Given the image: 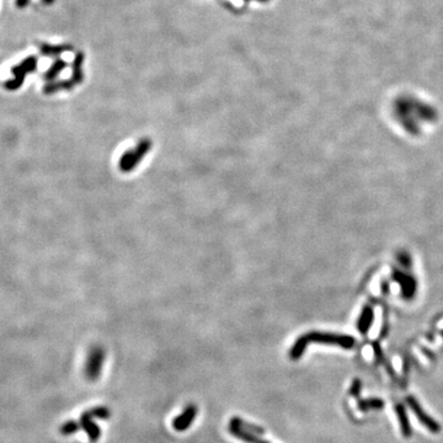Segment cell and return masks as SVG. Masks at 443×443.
Masks as SVG:
<instances>
[{
	"label": "cell",
	"instance_id": "6da1fadb",
	"mask_svg": "<svg viewBox=\"0 0 443 443\" xmlns=\"http://www.w3.org/2000/svg\"><path fill=\"white\" fill-rule=\"evenodd\" d=\"M311 342H317V344L331 345V346H339L350 350L355 346L356 340L350 335L342 334H332V332H321V331H311L303 334L294 341L293 346L289 351V358L293 361L299 360L303 356L304 351L308 347Z\"/></svg>",
	"mask_w": 443,
	"mask_h": 443
},
{
	"label": "cell",
	"instance_id": "7a4b0ae2",
	"mask_svg": "<svg viewBox=\"0 0 443 443\" xmlns=\"http://www.w3.org/2000/svg\"><path fill=\"white\" fill-rule=\"evenodd\" d=\"M94 417H96V419H107V417H110V410L104 408V406H97V408L90 409V410L84 412L81 415L80 420L78 421L79 429L84 430L88 435L89 440L95 443L101 437V429L96 424H94Z\"/></svg>",
	"mask_w": 443,
	"mask_h": 443
},
{
	"label": "cell",
	"instance_id": "3957f363",
	"mask_svg": "<svg viewBox=\"0 0 443 443\" xmlns=\"http://www.w3.org/2000/svg\"><path fill=\"white\" fill-rule=\"evenodd\" d=\"M152 149V140L148 138H143L139 143L134 147V149L127 150L124 153L121 159H120V170L122 173H129L134 170L135 166L142 161L143 157Z\"/></svg>",
	"mask_w": 443,
	"mask_h": 443
},
{
	"label": "cell",
	"instance_id": "277c9868",
	"mask_svg": "<svg viewBox=\"0 0 443 443\" xmlns=\"http://www.w3.org/2000/svg\"><path fill=\"white\" fill-rule=\"evenodd\" d=\"M105 361V351L100 346L91 347L89 351L85 365V376L89 380H96L100 378Z\"/></svg>",
	"mask_w": 443,
	"mask_h": 443
},
{
	"label": "cell",
	"instance_id": "5b68a950",
	"mask_svg": "<svg viewBox=\"0 0 443 443\" xmlns=\"http://www.w3.org/2000/svg\"><path fill=\"white\" fill-rule=\"evenodd\" d=\"M406 404H408V405L410 406L411 410L414 411L415 416L417 417V420L420 421V424H421L422 426L426 427L430 432H432V434H439V432L441 431V426H440L439 422H437L435 419H432L431 416H429V415H427V412L421 408V405L419 404V401H417L414 396H411V395L406 396Z\"/></svg>",
	"mask_w": 443,
	"mask_h": 443
},
{
	"label": "cell",
	"instance_id": "8992f818",
	"mask_svg": "<svg viewBox=\"0 0 443 443\" xmlns=\"http://www.w3.org/2000/svg\"><path fill=\"white\" fill-rule=\"evenodd\" d=\"M36 68V58L35 57H29L24 61L21 64L19 65L14 66L12 68V73L15 74V79L12 81H9L6 84V86L11 90H15L17 86H20L24 81L25 78V74L29 73V71H32L33 69Z\"/></svg>",
	"mask_w": 443,
	"mask_h": 443
},
{
	"label": "cell",
	"instance_id": "52a82bcc",
	"mask_svg": "<svg viewBox=\"0 0 443 443\" xmlns=\"http://www.w3.org/2000/svg\"><path fill=\"white\" fill-rule=\"evenodd\" d=\"M197 412H198V409L193 404H190V405L186 406L184 409V411L181 412V415H179V416H176L173 420V429L179 432L186 431L191 426L193 420L196 419Z\"/></svg>",
	"mask_w": 443,
	"mask_h": 443
},
{
	"label": "cell",
	"instance_id": "ba28073f",
	"mask_svg": "<svg viewBox=\"0 0 443 443\" xmlns=\"http://www.w3.org/2000/svg\"><path fill=\"white\" fill-rule=\"evenodd\" d=\"M395 411H396V416H398L399 420V424H400V430H401V434H403L404 437L409 439L411 436V426H410V421H409V417L408 414H406L405 408H404L403 404H396L395 405Z\"/></svg>",
	"mask_w": 443,
	"mask_h": 443
},
{
	"label": "cell",
	"instance_id": "9c48e42d",
	"mask_svg": "<svg viewBox=\"0 0 443 443\" xmlns=\"http://www.w3.org/2000/svg\"><path fill=\"white\" fill-rule=\"evenodd\" d=\"M373 319H375V313H373V309L371 307H366L363 308L362 313H361L360 317H358L357 321V329L361 334H366V332L370 330V327L372 326Z\"/></svg>",
	"mask_w": 443,
	"mask_h": 443
},
{
	"label": "cell",
	"instance_id": "30bf717a",
	"mask_svg": "<svg viewBox=\"0 0 443 443\" xmlns=\"http://www.w3.org/2000/svg\"><path fill=\"white\" fill-rule=\"evenodd\" d=\"M396 281L401 285V288H403V294L405 298H411L412 294L415 293V281L412 280V277L408 275H403V273H399L396 272L395 276Z\"/></svg>",
	"mask_w": 443,
	"mask_h": 443
},
{
	"label": "cell",
	"instance_id": "8fae6325",
	"mask_svg": "<svg viewBox=\"0 0 443 443\" xmlns=\"http://www.w3.org/2000/svg\"><path fill=\"white\" fill-rule=\"evenodd\" d=\"M384 406L383 400L380 399H367V400L358 401V409L362 411H367L370 409H381Z\"/></svg>",
	"mask_w": 443,
	"mask_h": 443
},
{
	"label": "cell",
	"instance_id": "7c38bea8",
	"mask_svg": "<svg viewBox=\"0 0 443 443\" xmlns=\"http://www.w3.org/2000/svg\"><path fill=\"white\" fill-rule=\"evenodd\" d=\"M79 424L78 421H66L61 426L60 431L63 436H69V435H74L75 432L79 431Z\"/></svg>",
	"mask_w": 443,
	"mask_h": 443
},
{
	"label": "cell",
	"instance_id": "4fadbf2b",
	"mask_svg": "<svg viewBox=\"0 0 443 443\" xmlns=\"http://www.w3.org/2000/svg\"><path fill=\"white\" fill-rule=\"evenodd\" d=\"M64 66V63H62V62H57L55 64V65L52 66V68L50 69V71H48L47 73V79H53L55 78L56 75H57L58 73H60L61 70H62V68Z\"/></svg>",
	"mask_w": 443,
	"mask_h": 443
},
{
	"label": "cell",
	"instance_id": "5bb4252c",
	"mask_svg": "<svg viewBox=\"0 0 443 443\" xmlns=\"http://www.w3.org/2000/svg\"><path fill=\"white\" fill-rule=\"evenodd\" d=\"M361 388H362V384H361V381L358 380H353L352 385H351V389H350L351 395H352V396H358Z\"/></svg>",
	"mask_w": 443,
	"mask_h": 443
},
{
	"label": "cell",
	"instance_id": "9a60e30c",
	"mask_svg": "<svg viewBox=\"0 0 443 443\" xmlns=\"http://www.w3.org/2000/svg\"><path fill=\"white\" fill-rule=\"evenodd\" d=\"M27 2H29V0H16V6L24 7V6H26Z\"/></svg>",
	"mask_w": 443,
	"mask_h": 443
}]
</instances>
